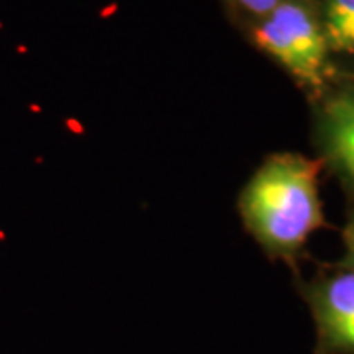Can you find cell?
<instances>
[{
  "label": "cell",
  "mask_w": 354,
  "mask_h": 354,
  "mask_svg": "<svg viewBox=\"0 0 354 354\" xmlns=\"http://www.w3.org/2000/svg\"><path fill=\"white\" fill-rule=\"evenodd\" d=\"M344 260H342V266L346 270H354V216L351 218V223L346 225V230H344Z\"/></svg>",
  "instance_id": "cell-8"
},
{
  "label": "cell",
  "mask_w": 354,
  "mask_h": 354,
  "mask_svg": "<svg viewBox=\"0 0 354 354\" xmlns=\"http://www.w3.org/2000/svg\"><path fill=\"white\" fill-rule=\"evenodd\" d=\"M319 132L327 158L354 185V88L325 102Z\"/></svg>",
  "instance_id": "cell-4"
},
{
  "label": "cell",
  "mask_w": 354,
  "mask_h": 354,
  "mask_svg": "<svg viewBox=\"0 0 354 354\" xmlns=\"http://www.w3.org/2000/svg\"><path fill=\"white\" fill-rule=\"evenodd\" d=\"M319 171L321 162L301 153H276L242 189V221L268 252L293 256L325 225Z\"/></svg>",
  "instance_id": "cell-1"
},
{
  "label": "cell",
  "mask_w": 354,
  "mask_h": 354,
  "mask_svg": "<svg viewBox=\"0 0 354 354\" xmlns=\"http://www.w3.org/2000/svg\"><path fill=\"white\" fill-rule=\"evenodd\" d=\"M319 341L325 351L354 354V270L323 279L311 290Z\"/></svg>",
  "instance_id": "cell-3"
},
{
  "label": "cell",
  "mask_w": 354,
  "mask_h": 354,
  "mask_svg": "<svg viewBox=\"0 0 354 354\" xmlns=\"http://www.w3.org/2000/svg\"><path fill=\"white\" fill-rule=\"evenodd\" d=\"M244 10L256 16H266L270 14L279 4V0H236Z\"/></svg>",
  "instance_id": "cell-6"
},
{
  "label": "cell",
  "mask_w": 354,
  "mask_h": 354,
  "mask_svg": "<svg viewBox=\"0 0 354 354\" xmlns=\"http://www.w3.org/2000/svg\"><path fill=\"white\" fill-rule=\"evenodd\" d=\"M351 26H354V0H327L325 36L330 38Z\"/></svg>",
  "instance_id": "cell-5"
},
{
  "label": "cell",
  "mask_w": 354,
  "mask_h": 354,
  "mask_svg": "<svg viewBox=\"0 0 354 354\" xmlns=\"http://www.w3.org/2000/svg\"><path fill=\"white\" fill-rule=\"evenodd\" d=\"M254 39L301 85L313 91L323 88L329 67V41L315 12L305 2L279 0L256 26Z\"/></svg>",
  "instance_id": "cell-2"
},
{
  "label": "cell",
  "mask_w": 354,
  "mask_h": 354,
  "mask_svg": "<svg viewBox=\"0 0 354 354\" xmlns=\"http://www.w3.org/2000/svg\"><path fill=\"white\" fill-rule=\"evenodd\" d=\"M327 41H329L330 48H335V50L354 51V26L342 30L335 36H330V38H327Z\"/></svg>",
  "instance_id": "cell-7"
}]
</instances>
